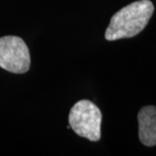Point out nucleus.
Instances as JSON below:
<instances>
[{
    "label": "nucleus",
    "instance_id": "f03ea898",
    "mask_svg": "<svg viewBox=\"0 0 156 156\" xmlns=\"http://www.w3.org/2000/svg\"><path fill=\"white\" fill-rule=\"evenodd\" d=\"M102 112L94 102L82 99L76 102L69 115V124L80 137L92 142L101 139Z\"/></svg>",
    "mask_w": 156,
    "mask_h": 156
},
{
    "label": "nucleus",
    "instance_id": "20e7f679",
    "mask_svg": "<svg viewBox=\"0 0 156 156\" xmlns=\"http://www.w3.org/2000/svg\"><path fill=\"white\" fill-rule=\"evenodd\" d=\"M138 135L141 143L147 147L156 146V107L146 105L139 111Z\"/></svg>",
    "mask_w": 156,
    "mask_h": 156
},
{
    "label": "nucleus",
    "instance_id": "f257e3e1",
    "mask_svg": "<svg viewBox=\"0 0 156 156\" xmlns=\"http://www.w3.org/2000/svg\"><path fill=\"white\" fill-rule=\"evenodd\" d=\"M153 13L154 5L151 0H139L124 6L112 16L105 39L117 41L133 38L147 26Z\"/></svg>",
    "mask_w": 156,
    "mask_h": 156
},
{
    "label": "nucleus",
    "instance_id": "7ed1b4c3",
    "mask_svg": "<svg viewBox=\"0 0 156 156\" xmlns=\"http://www.w3.org/2000/svg\"><path fill=\"white\" fill-rule=\"evenodd\" d=\"M0 67L15 74H23L29 70L30 54L22 39L15 36L0 38Z\"/></svg>",
    "mask_w": 156,
    "mask_h": 156
}]
</instances>
